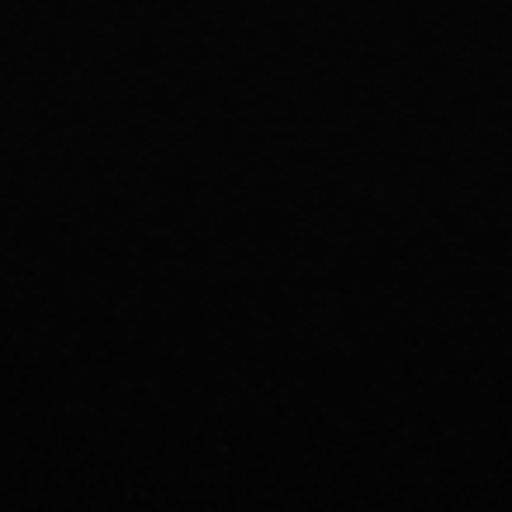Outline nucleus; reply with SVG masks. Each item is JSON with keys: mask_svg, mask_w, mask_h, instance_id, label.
<instances>
[]
</instances>
